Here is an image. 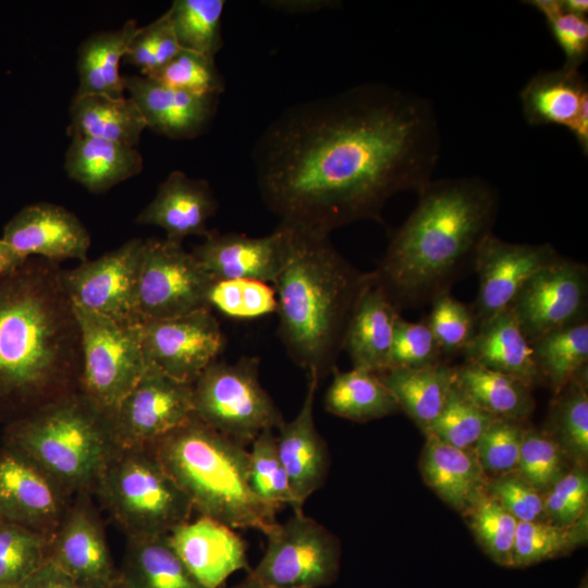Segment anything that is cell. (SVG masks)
<instances>
[{"mask_svg": "<svg viewBox=\"0 0 588 588\" xmlns=\"http://www.w3.org/2000/svg\"><path fill=\"white\" fill-rule=\"evenodd\" d=\"M442 351L426 321L399 318L389 368H421L443 363Z\"/></svg>", "mask_w": 588, "mask_h": 588, "instance_id": "816d5d0a", "label": "cell"}, {"mask_svg": "<svg viewBox=\"0 0 588 588\" xmlns=\"http://www.w3.org/2000/svg\"><path fill=\"white\" fill-rule=\"evenodd\" d=\"M181 49L166 11L148 25L138 27L123 61L137 68L143 76L149 77Z\"/></svg>", "mask_w": 588, "mask_h": 588, "instance_id": "681fc988", "label": "cell"}, {"mask_svg": "<svg viewBox=\"0 0 588 588\" xmlns=\"http://www.w3.org/2000/svg\"><path fill=\"white\" fill-rule=\"evenodd\" d=\"M212 282L182 243L155 237L145 240L137 285L142 322L211 310L208 295Z\"/></svg>", "mask_w": 588, "mask_h": 588, "instance_id": "8fae6325", "label": "cell"}, {"mask_svg": "<svg viewBox=\"0 0 588 588\" xmlns=\"http://www.w3.org/2000/svg\"><path fill=\"white\" fill-rule=\"evenodd\" d=\"M534 358L544 382L559 393L587 369L588 321L550 331L531 342Z\"/></svg>", "mask_w": 588, "mask_h": 588, "instance_id": "d590c367", "label": "cell"}, {"mask_svg": "<svg viewBox=\"0 0 588 588\" xmlns=\"http://www.w3.org/2000/svg\"><path fill=\"white\" fill-rule=\"evenodd\" d=\"M284 259L272 284L279 336L287 355L321 380L343 351L357 299L371 278L345 259L329 234L284 223Z\"/></svg>", "mask_w": 588, "mask_h": 588, "instance_id": "277c9868", "label": "cell"}, {"mask_svg": "<svg viewBox=\"0 0 588 588\" xmlns=\"http://www.w3.org/2000/svg\"><path fill=\"white\" fill-rule=\"evenodd\" d=\"M399 308L373 272L353 310L343 350L353 367L379 373L390 366Z\"/></svg>", "mask_w": 588, "mask_h": 588, "instance_id": "484cf974", "label": "cell"}, {"mask_svg": "<svg viewBox=\"0 0 588 588\" xmlns=\"http://www.w3.org/2000/svg\"><path fill=\"white\" fill-rule=\"evenodd\" d=\"M71 138L64 170L90 193H105L143 171L144 159L135 147L86 136Z\"/></svg>", "mask_w": 588, "mask_h": 588, "instance_id": "f1b7e54d", "label": "cell"}, {"mask_svg": "<svg viewBox=\"0 0 588 588\" xmlns=\"http://www.w3.org/2000/svg\"><path fill=\"white\" fill-rule=\"evenodd\" d=\"M16 588H83L51 561L47 560Z\"/></svg>", "mask_w": 588, "mask_h": 588, "instance_id": "11a10c76", "label": "cell"}, {"mask_svg": "<svg viewBox=\"0 0 588 588\" xmlns=\"http://www.w3.org/2000/svg\"><path fill=\"white\" fill-rule=\"evenodd\" d=\"M525 421L498 417L474 445L473 451L488 478L516 471Z\"/></svg>", "mask_w": 588, "mask_h": 588, "instance_id": "bcb514c9", "label": "cell"}, {"mask_svg": "<svg viewBox=\"0 0 588 588\" xmlns=\"http://www.w3.org/2000/svg\"><path fill=\"white\" fill-rule=\"evenodd\" d=\"M119 572L128 588H206L176 555L168 535L127 539Z\"/></svg>", "mask_w": 588, "mask_h": 588, "instance_id": "d6a6232c", "label": "cell"}, {"mask_svg": "<svg viewBox=\"0 0 588 588\" xmlns=\"http://www.w3.org/2000/svg\"><path fill=\"white\" fill-rule=\"evenodd\" d=\"M208 302L211 310L236 320L257 319L278 307L271 284L248 279L213 280Z\"/></svg>", "mask_w": 588, "mask_h": 588, "instance_id": "ee69618b", "label": "cell"}, {"mask_svg": "<svg viewBox=\"0 0 588 588\" xmlns=\"http://www.w3.org/2000/svg\"><path fill=\"white\" fill-rule=\"evenodd\" d=\"M51 537L0 519V583L17 586L47 560Z\"/></svg>", "mask_w": 588, "mask_h": 588, "instance_id": "60d3db41", "label": "cell"}, {"mask_svg": "<svg viewBox=\"0 0 588 588\" xmlns=\"http://www.w3.org/2000/svg\"><path fill=\"white\" fill-rule=\"evenodd\" d=\"M454 382L475 404L494 417L526 420L535 408L529 385L476 363L465 360L454 367Z\"/></svg>", "mask_w": 588, "mask_h": 588, "instance_id": "836d02e7", "label": "cell"}, {"mask_svg": "<svg viewBox=\"0 0 588 588\" xmlns=\"http://www.w3.org/2000/svg\"><path fill=\"white\" fill-rule=\"evenodd\" d=\"M426 320L443 357L463 353L477 330L470 306L456 299L451 292L437 296Z\"/></svg>", "mask_w": 588, "mask_h": 588, "instance_id": "c3c4849f", "label": "cell"}, {"mask_svg": "<svg viewBox=\"0 0 588 588\" xmlns=\"http://www.w3.org/2000/svg\"><path fill=\"white\" fill-rule=\"evenodd\" d=\"M137 29V22L128 20L119 29L95 33L82 42L77 52L75 95L124 97L120 64Z\"/></svg>", "mask_w": 588, "mask_h": 588, "instance_id": "1f68e13d", "label": "cell"}, {"mask_svg": "<svg viewBox=\"0 0 588 588\" xmlns=\"http://www.w3.org/2000/svg\"><path fill=\"white\" fill-rule=\"evenodd\" d=\"M193 414L222 434L246 445L283 416L259 380V359L213 362L193 383Z\"/></svg>", "mask_w": 588, "mask_h": 588, "instance_id": "ba28073f", "label": "cell"}, {"mask_svg": "<svg viewBox=\"0 0 588 588\" xmlns=\"http://www.w3.org/2000/svg\"><path fill=\"white\" fill-rule=\"evenodd\" d=\"M563 8L574 14L587 16L588 1L587 0H560Z\"/></svg>", "mask_w": 588, "mask_h": 588, "instance_id": "680465c9", "label": "cell"}, {"mask_svg": "<svg viewBox=\"0 0 588 588\" xmlns=\"http://www.w3.org/2000/svg\"><path fill=\"white\" fill-rule=\"evenodd\" d=\"M551 432L569 458L584 465L588 456L587 369L559 393L550 413Z\"/></svg>", "mask_w": 588, "mask_h": 588, "instance_id": "8d00e7d4", "label": "cell"}, {"mask_svg": "<svg viewBox=\"0 0 588 588\" xmlns=\"http://www.w3.org/2000/svg\"><path fill=\"white\" fill-rule=\"evenodd\" d=\"M224 7L223 0H174L167 13L180 47L215 58L223 45Z\"/></svg>", "mask_w": 588, "mask_h": 588, "instance_id": "74e56055", "label": "cell"}, {"mask_svg": "<svg viewBox=\"0 0 588 588\" xmlns=\"http://www.w3.org/2000/svg\"><path fill=\"white\" fill-rule=\"evenodd\" d=\"M402 409L427 433L454 384V367L440 363L421 368H388L378 373Z\"/></svg>", "mask_w": 588, "mask_h": 588, "instance_id": "f546056e", "label": "cell"}, {"mask_svg": "<svg viewBox=\"0 0 588 588\" xmlns=\"http://www.w3.org/2000/svg\"><path fill=\"white\" fill-rule=\"evenodd\" d=\"M1 238L25 258L54 262L85 261L90 246L89 232L76 215L51 203L23 207L7 222Z\"/></svg>", "mask_w": 588, "mask_h": 588, "instance_id": "d6986e66", "label": "cell"}, {"mask_svg": "<svg viewBox=\"0 0 588 588\" xmlns=\"http://www.w3.org/2000/svg\"><path fill=\"white\" fill-rule=\"evenodd\" d=\"M487 492L494 497L518 522L547 520L543 494L516 471L490 478Z\"/></svg>", "mask_w": 588, "mask_h": 588, "instance_id": "db71d44e", "label": "cell"}, {"mask_svg": "<svg viewBox=\"0 0 588 588\" xmlns=\"http://www.w3.org/2000/svg\"><path fill=\"white\" fill-rule=\"evenodd\" d=\"M224 346L220 324L210 309L142 322L147 366L186 383L217 360Z\"/></svg>", "mask_w": 588, "mask_h": 588, "instance_id": "9a60e30c", "label": "cell"}, {"mask_svg": "<svg viewBox=\"0 0 588 588\" xmlns=\"http://www.w3.org/2000/svg\"><path fill=\"white\" fill-rule=\"evenodd\" d=\"M233 588H274L268 585H265L250 576H247L243 581L234 586Z\"/></svg>", "mask_w": 588, "mask_h": 588, "instance_id": "91938a15", "label": "cell"}, {"mask_svg": "<svg viewBox=\"0 0 588 588\" xmlns=\"http://www.w3.org/2000/svg\"><path fill=\"white\" fill-rule=\"evenodd\" d=\"M149 77L199 96L219 97L225 88L215 58L186 49H181L163 68Z\"/></svg>", "mask_w": 588, "mask_h": 588, "instance_id": "7dc6e473", "label": "cell"}, {"mask_svg": "<svg viewBox=\"0 0 588 588\" xmlns=\"http://www.w3.org/2000/svg\"><path fill=\"white\" fill-rule=\"evenodd\" d=\"M124 88L147 128L173 139L199 136L217 111V96L195 95L143 75L124 76Z\"/></svg>", "mask_w": 588, "mask_h": 588, "instance_id": "603a6c76", "label": "cell"}, {"mask_svg": "<svg viewBox=\"0 0 588 588\" xmlns=\"http://www.w3.org/2000/svg\"><path fill=\"white\" fill-rule=\"evenodd\" d=\"M568 458L549 432L527 426L516 473L544 494L569 470Z\"/></svg>", "mask_w": 588, "mask_h": 588, "instance_id": "f6af8a7d", "label": "cell"}, {"mask_svg": "<svg viewBox=\"0 0 588 588\" xmlns=\"http://www.w3.org/2000/svg\"><path fill=\"white\" fill-rule=\"evenodd\" d=\"M439 151L427 99L367 83L284 110L254 160L261 198L281 223L330 234L381 221L391 197L432 180Z\"/></svg>", "mask_w": 588, "mask_h": 588, "instance_id": "6da1fadb", "label": "cell"}, {"mask_svg": "<svg viewBox=\"0 0 588 588\" xmlns=\"http://www.w3.org/2000/svg\"><path fill=\"white\" fill-rule=\"evenodd\" d=\"M524 119L531 126L560 125L588 155V84L579 70L541 71L519 93Z\"/></svg>", "mask_w": 588, "mask_h": 588, "instance_id": "ffe728a7", "label": "cell"}, {"mask_svg": "<svg viewBox=\"0 0 588 588\" xmlns=\"http://www.w3.org/2000/svg\"><path fill=\"white\" fill-rule=\"evenodd\" d=\"M27 258L17 254L0 238V275L10 273L21 267Z\"/></svg>", "mask_w": 588, "mask_h": 588, "instance_id": "6f0895ef", "label": "cell"}, {"mask_svg": "<svg viewBox=\"0 0 588 588\" xmlns=\"http://www.w3.org/2000/svg\"><path fill=\"white\" fill-rule=\"evenodd\" d=\"M144 245L145 240L131 238L94 260L60 270L71 303L120 322L140 323L137 285Z\"/></svg>", "mask_w": 588, "mask_h": 588, "instance_id": "7c38bea8", "label": "cell"}, {"mask_svg": "<svg viewBox=\"0 0 588 588\" xmlns=\"http://www.w3.org/2000/svg\"><path fill=\"white\" fill-rule=\"evenodd\" d=\"M465 515L485 553L498 565L514 567V543L518 520L487 491Z\"/></svg>", "mask_w": 588, "mask_h": 588, "instance_id": "ab89813d", "label": "cell"}, {"mask_svg": "<svg viewBox=\"0 0 588 588\" xmlns=\"http://www.w3.org/2000/svg\"><path fill=\"white\" fill-rule=\"evenodd\" d=\"M420 470L426 485L463 514L487 491L489 478L473 449L452 446L430 433L426 434Z\"/></svg>", "mask_w": 588, "mask_h": 588, "instance_id": "83f0119b", "label": "cell"}, {"mask_svg": "<svg viewBox=\"0 0 588 588\" xmlns=\"http://www.w3.org/2000/svg\"><path fill=\"white\" fill-rule=\"evenodd\" d=\"M89 493L74 495L50 539L48 560L83 588H112L120 578Z\"/></svg>", "mask_w": 588, "mask_h": 588, "instance_id": "2e32d148", "label": "cell"}, {"mask_svg": "<svg viewBox=\"0 0 588 588\" xmlns=\"http://www.w3.org/2000/svg\"><path fill=\"white\" fill-rule=\"evenodd\" d=\"M462 354L465 360L515 377L531 389L544 382L531 343L510 308L478 324Z\"/></svg>", "mask_w": 588, "mask_h": 588, "instance_id": "4316f807", "label": "cell"}, {"mask_svg": "<svg viewBox=\"0 0 588 588\" xmlns=\"http://www.w3.org/2000/svg\"><path fill=\"white\" fill-rule=\"evenodd\" d=\"M544 17L564 54V66L578 70L588 57V19L566 11L560 0L526 1Z\"/></svg>", "mask_w": 588, "mask_h": 588, "instance_id": "f907efd6", "label": "cell"}, {"mask_svg": "<svg viewBox=\"0 0 588 588\" xmlns=\"http://www.w3.org/2000/svg\"><path fill=\"white\" fill-rule=\"evenodd\" d=\"M262 558L248 576L274 588H321L333 584L340 569L338 537L302 511L267 532Z\"/></svg>", "mask_w": 588, "mask_h": 588, "instance_id": "30bf717a", "label": "cell"}, {"mask_svg": "<svg viewBox=\"0 0 588 588\" xmlns=\"http://www.w3.org/2000/svg\"><path fill=\"white\" fill-rule=\"evenodd\" d=\"M168 536L176 555L206 588H220L231 574L249 569L244 540L219 522L199 516Z\"/></svg>", "mask_w": 588, "mask_h": 588, "instance_id": "cb8c5ba5", "label": "cell"}, {"mask_svg": "<svg viewBox=\"0 0 588 588\" xmlns=\"http://www.w3.org/2000/svg\"><path fill=\"white\" fill-rule=\"evenodd\" d=\"M94 495L127 539L169 535L194 512L150 445L120 446Z\"/></svg>", "mask_w": 588, "mask_h": 588, "instance_id": "52a82bcc", "label": "cell"}, {"mask_svg": "<svg viewBox=\"0 0 588 588\" xmlns=\"http://www.w3.org/2000/svg\"><path fill=\"white\" fill-rule=\"evenodd\" d=\"M587 266L560 255L523 285L510 309L531 343L543 334L586 320Z\"/></svg>", "mask_w": 588, "mask_h": 588, "instance_id": "4fadbf2b", "label": "cell"}, {"mask_svg": "<svg viewBox=\"0 0 588 588\" xmlns=\"http://www.w3.org/2000/svg\"><path fill=\"white\" fill-rule=\"evenodd\" d=\"M112 588H128L122 580L119 578L118 583Z\"/></svg>", "mask_w": 588, "mask_h": 588, "instance_id": "94428289", "label": "cell"}, {"mask_svg": "<svg viewBox=\"0 0 588 588\" xmlns=\"http://www.w3.org/2000/svg\"><path fill=\"white\" fill-rule=\"evenodd\" d=\"M149 445L199 516L264 534L277 523L279 507L260 500L249 486L246 445L194 414Z\"/></svg>", "mask_w": 588, "mask_h": 588, "instance_id": "5b68a950", "label": "cell"}, {"mask_svg": "<svg viewBox=\"0 0 588 588\" xmlns=\"http://www.w3.org/2000/svg\"><path fill=\"white\" fill-rule=\"evenodd\" d=\"M1 443L26 455L72 495H94L120 448L110 418L79 390L5 425Z\"/></svg>", "mask_w": 588, "mask_h": 588, "instance_id": "8992f818", "label": "cell"}, {"mask_svg": "<svg viewBox=\"0 0 588 588\" xmlns=\"http://www.w3.org/2000/svg\"><path fill=\"white\" fill-rule=\"evenodd\" d=\"M192 254L213 280L248 279L273 284L284 259V233L278 226L261 237L208 231Z\"/></svg>", "mask_w": 588, "mask_h": 588, "instance_id": "7402d4cb", "label": "cell"}, {"mask_svg": "<svg viewBox=\"0 0 588 588\" xmlns=\"http://www.w3.org/2000/svg\"><path fill=\"white\" fill-rule=\"evenodd\" d=\"M261 3L272 10L287 14L314 13L339 5V2L331 0H271Z\"/></svg>", "mask_w": 588, "mask_h": 588, "instance_id": "9f6ffc18", "label": "cell"}, {"mask_svg": "<svg viewBox=\"0 0 588 588\" xmlns=\"http://www.w3.org/2000/svg\"><path fill=\"white\" fill-rule=\"evenodd\" d=\"M307 376V392L299 412L292 420H284L277 436V451L289 478L294 511H302L306 500L323 486L330 465L327 443L314 418L320 379L315 373Z\"/></svg>", "mask_w": 588, "mask_h": 588, "instance_id": "44dd1931", "label": "cell"}, {"mask_svg": "<svg viewBox=\"0 0 588 588\" xmlns=\"http://www.w3.org/2000/svg\"><path fill=\"white\" fill-rule=\"evenodd\" d=\"M324 408L332 415L359 422L400 411L378 373L355 367L347 371H333L324 395Z\"/></svg>", "mask_w": 588, "mask_h": 588, "instance_id": "e575fe53", "label": "cell"}, {"mask_svg": "<svg viewBox=\"0 0 588 588\" xmlns=\"http://www.w3.org/2000/svg\"><path fill=\"white\" fill-rule=\"evenodd\" d=\"M495 418L475 404L454 382L443 409L425 434L470 450Z\"/></svg>", "mask_w": 588, "mask_h": 588, "instance_id": "b9f144b4", "label": "cell"}, {"mask_svg": "<svg viewBox=\"0 0 588 588\" xmlns=\"http://www.w3.org/2000/svg\"><path fill=\"white\" fill-rule=\"evenodd\" d=\"M73 309L82 345L79 392L111 418L147 368L142 322H120L77 305Z\"/></svg>", "mask_w": 588, "mask_h": 588, "instance_id": "9c48e42d", "label": "cell"}, {"mask_svg": "<svg viewBox=\"0 0 588 588\" xmlns=\"http://www.w3.org/2000/svg\"><path fill=\"white\" fill-rule=\"evenodd\" d=\"M193 384L147 366L110 418L120 446L149 445L193 415Z\"/></svg>", "mask_w": 588, "mask_h": 588, "instance_id": "5bb4252c", "label": "cell"}, {"mask_svg": "<svg viewBox=\"0 0 588 588\" xmlns=\"http://www.w3.org/2000/svg\"><path fill=\"white\" fill-rule=\"evenodd\" d=\"M559 256L551 244H515L492 233L480 243L474 269L479 279L477 298L471 307L477 327L509 309L523 285L539 269Z\"/></svg>", "mask_w": 588, "mask_h": 588, "instance_id": "ac0fdd59", "label": "cell"}, {"mask_svg": "<svg viewBox=\"0 0 588 588\" xmlns=\"http://www.w3.org/2000/svg\"><path fill=\"white\" fill-rule=\"evenodd\" d=\"M588 519L568 526L548 520L518 522L514 543V567H526L566 554L587 541Z\"/></svg>", "mask_w": 588, "mask_h": 588, "instance_id": "f35d334b", "label": "cell"}, {"mask_svg": "<svg viewBox=\"0 0 588 588\" xmlns=\"http://www.w3.org/2000/svg\"><path fill=\"white\" fill-rule=\"evenodd\" d=\"M588 476L584 465L576 464L544 494L543 507L548 522L568 526L587 515Z\"/></svg>", "mask_w": 588, "mask_h": 588, "instance_id": "f5cc1de1", "label": "cell"}, {"mask_svg": "<svg viewBox=\"0 0 588 588\" xmlns=\"http://www.w3.org/2000/svg\"><path fill=\"white\" fill-rule=\"evenodd\" d=\"M417 194L372 271L399 310L431 303L474 268L499 209L497 189L480 177L431 180Z\"/></svg>", "mask_w": 588, "mask_h": 588, "instance_id": "3957f363", "label": "cell"}, {"mask_svg": "<svg viewBox=\"0 0 588 588\" xmlns=\"http://www.w3.org/2000/svg\"><path fill=\"white\" fill-rule=\"evenodd\" d=\"M58 262L29 257L0 275V424L79 390L82 345Z\"/></svg>", "mask_w": 588, "mask_h": 588, "instance_id": "7a4b0ae2", "label": "cell"}, {"mask_svg": "<svg viewBox=\"0 0 588 588\" xmlns=\"http://www.w3.org/2000/svg\"><path fill=\"white\" fill-rule=\"evenodd\" d=\"M0 588H16V586H10V585H5V584L0 583Z\"/></svg>", "mask_w": 588, "mask_h": 588, "instance_id": "be15d7a7", "label": "cell"}, {"mask_svg": "<svg viewBox=\"0 0 588 588\" xmlns=\"http://www.w3.org/2000/svg\"><path fill=\"white\" fill-rule=\"evenodd\" d=\"M146 122L130 97L75 95L70 106L69 135L86 136L135 147Z\"/></svg>", "mask_w": 588, "mask_h": 588, "instance_id": "4dcf8cb0", "label": "cell"}, {"mask_svg": "<svg viewBox=\"0 0 588 588\" xmlns=\"http://www.w3.org/2000/svg\"><path fill=\"white\" fill-rule=\"evenodd\" d=\"M218 209L208 181L171 172L159 185L154 199L138 213L136 223L155 225L169 241L182 243L191 235L205 236L207 223Z\"/></svg>", "mask_w": 588, "mask_h": 588, "instance_id": "d4e9b609", "label": "cell"}, {"mask_svg": "<svg viewBox=\"0 0 588 588\" xmlns=\"http://www.w3.org/2000/svg\"><path fill=\"white\" fill-rule=\"evenodd\" d=\"M248 482L264 502L281 507L294 506L290 482L277 451L274 429L262 430L252 442Z\"/></svg>", "mask_w": 588, "mask_h": 588, "instance_id": "7bdbcfd3", "label": "cell"}, {"mask_svg": "<svg viewBox=\"0 0 588 588\" xmlns=\"http://www.w3.org/2000/svg\"><path fill=\"white\" fill-rule=\"evenodd\" d=\"M73 498L26 455L0 443V519L51 537Z\"/></svg>", "mask_w": 588, "mask_h": 588, "instance_id": "e0dca14e", "label": "cell"}, {"mask_svg": "<svg viewBox=\"0 0 588 588\" xmlns=\"http://www.w3.org/2000/svg\"><path fill=\"white\" fill-rule=\"evenodd\" d=\"M578 588H588L586 578L580 583V585L578 586Z\"/></svg>", "mask_w": 588, "mask_h": 588, "instance_id": "6125c7cd", "label": "cell"}]
</instances>
